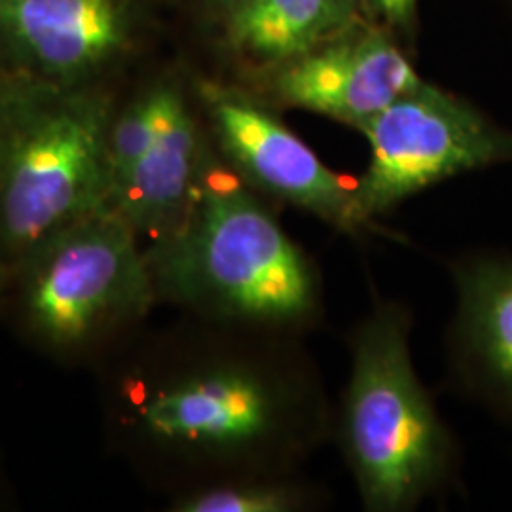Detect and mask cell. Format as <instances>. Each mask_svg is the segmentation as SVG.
I'll list each match as a JSON object with an SVG mask.
<instances>
[{
	"label": "cell",
	"mask_w": 512,
	"mask_h": 512,
	"mask_svg": "<svg viewBox=\"0 0 512 512\" xmlns=\"http://www.w3.org/2000/svg\"><path fill=\"white\" fill-rule=\"evenodd\" d=\"M135 423L160 452L226 480L293 475L332 440L334 408L304 336L241 327L232 348L143 382Z\"/></svg>",
	"instance_id": "obj_1"
},
{
	"label": "cell",
	"mask_w": 512,
	"mask_h": 512,
	"mask_svg": "<svg viewBox=\"0 0 512 512\" xmlns=\"http://www.w3.org/2000/svg\"><path fill=\"white\" fill-rule=\"evenodd\" d=\"M264 200L211 152L183 222L147 249L156 296L209 321L300 336L317 329L319 268Z\"/></svg>",
	"instance_id": "obj_2"
},
{
	"label": "cell",
	"mask_w": 512,
	"mask_h": 512,
	"mask_svg": "<svg viewBox=\"0 0 512 512\" xmlns=\"http://www.w3.org/2000/svg\"><path fill=\"white\" fill-rule=\"evenodd\" d=\"M410 334V310L376 300L349 336V378L332 440L365 511H414L458 482V440L421 384Z\"/></svg>",
	"instance_id": "obj_3"
},
{
	"label": "cell",
	"mask_w": 512,
	"mask_h": 512,
	"mask_svg": "<svg viewBox=\"0 0 512 512\" xmlns=\"http://www.w3.org/2000/svg\"><path fill=\"white\" fill-rule=\"evenodd\" d=\"M110 95L0 73V264L110 207Z\"/></svg>",
	"instance_id": "obj_4"
},
{
	"label": "cell",
	"mask_w": 512,
	"mask_h": 512,
	"mask_svg": "<svg viewBox=\"0 0 512 512\" xmlns=\"http://www.w3.org/2000/svg\"><path fill=\"white\" fill-rule=\"evenodd\" d=\"M137 238L107 207L42 241L19 266L31 327L67 348L107 325L143 317L158 296Z\"/></svg>",
	"instance_id": "obj_5"
},
{
	"label": "cell",
	"mask_w": 512,
	"mask_h": 512,
	"mask_svg": "<svg viewBox=\"0 0 512 512\" xmlns=\"http://www.w3.org/2000/svg\"><path fill=\"white\" fill-rule=\"evenodd\" d=\"M361 133L370 158L355 181V196L370 222L435 184L512 162L511 129L425 80L376 114Z\"/></svg>",
	"instance_id": "obj_6"
},
{
	"label": "cell",
	"mask_w": 512,
	"mask_h": 512,
	"mask_svg": "<svg viewBox=\"0 0 512 512\" xmlns=\"http://www.w3.org/2000/svg\"><path fill=\"white\" fill-rule=\"evenodd\" d=\"M198 101L222 162L262 198L287 203L348 236L378 232L363 217L355 181L323 164L293 129L245 86L198 82Z\"/></svg>",
	"instance_id": "obj_7"
},
{
	"label": "cell",
	"mask_w": 512,
	"mask_h": 512,
	"mask_svg": "<svg viewBox=\"0 0 512 512\" xmlns=\"http://www.w3.org/2000/svg\"><path fill=\"white\" fill-rule=\"evenodd\" d=\"M421 80L397 37L359 18L306 54L249 74L245 88L275 110H306L361 131Z\"/></svg>",
	"instance_id": "obj_8"
},
{
	"label": "cell",
	"mask_w": 512,
	"mask_h": 512,
	"mask_svg": "<svg viewBox=\"0 0 512 512\" xmlns=\"http://www.w3.org/2000/svg\"><path fill=\"white\" fill-rule=\"evenodd\" d=\"M135 0H0V54L10 73L92 84L131 46Z\"/></svg>",
	"instance_id": "obj_9"
},
{
	"label": "cell",
	"mask_w": 512,
	"mask_h": 512,
	"mask_svg": "<svg viewBox=\"0 0 512 512\" xmlns=\"http://www.w3.org/2000/svg\"><path fill=\"white\" fill-rule=\"evenodd\" d=\"M456 311L446 349L459 389L512 421V256L476 251L452 262Z\"/></svg>",
	"instance_id": "obj_10"
},
{
	"label": "cell",
	"mask_w": 512,
	"mask_h": 512,
	"mask_svg": "<svg viewBox=\"0 0 512 512\" xmlns=\"http://www.w3.org/2000/svg\"><path fill=\"white\" fill-rule=\"evenodd\" d=\"M211 152L190 99L179 86L145 156L114 188L110 209L137 236L165 238L186 217Z\"/></svg>",
	"instance_id": "obj_11"
},
{
	"label": "cell",
	"mask_w": 512,
	"mask_h": 512,
	"mask_svg": "<svg viewBox=\"0 0 512 512\" xmlns=\"http://www.w3.org/2000/svg\"><path fill=\"white\" fill-rule=\"evenodd\" d=\"M363 0H243L224 16L230 52L249 74L287 63L363 18Z\"/></svg>",
	"instance_id": "obj_12"
},
{
	"label": "cell",
	"mask_w": 512,
	"mask_h": 512,
	"mask_svg": "<svg viewBox=\"0 0 512 512\" xmlns=\"http://www.w3.org/2000/svg\"><path fill=\"white\" fill-rule=\"evenodd\" d=\"M323 503L300 473L243 476L190 490L173 503L179 512H304Z\"/></svg>",
	"instance_id": "obj_13"
},
{
	"label": "cell",
	"mask_w": 512,
	"mask_h": 512,
	"mask_svg": "<svg viewBox=\"0 0 512 512\" xmlns=\"http://www.w3.org/2000/svg\"><path fill=\"white\" fill-rule=\"evenodd\" d=\"M179 86L175 78L158 80L114 116L109 139L110 196L152 145Z\"/></svg>",
	"instance_id": "obj_14"
},
{
	"label": "cell",
	"mask_w": 512,
	"mask_h": 512,
	"mask_svg": "<svg viewBox=\"0 0 512 512\" xmlns=\"http://www.w3.org/2000/svg\"><path fill=\"white\" fill-rule=\"evenodd\" d=\"M366 16L395 37L412 38L418 23L420 0H363Z\"/></svg>",
	"instance_id": "obj_15"
},
{
	"label": "cell",
	"mask_w": 512,
	"mask_h": 512,
	"mask_svg": "<svg viewBox=\"0 0 512 512\" xmlns=\"http://www.w3.org/2000/svg\"><path fill=\"white\" fill-rule=\"evenodd\" d=\"M239 2H243V0H213L215 8L219 10L220 14H226L228 10H232L234 6H238Z\"/></svg>",
	"instance_id": "obj_16"
},
{
	"label": "cell",
	"mask_w": 512,
	"mask_h": 512,
	"mask_svg": "<svg viewBox=\"0 0 512 512\" xmlns=\"http://www.w3.org/2000/svg\"><path fill=\"white\" fill-rule=\"evenodd\" d=\"M2 275H4V266L0 264V283H2Z\"/></svg>",
	"instance_id": "obj_17"
},
{
	"label": "cell",
	"mask_w": 512,
	"mask_h": 512,
	"mask_svg": "<svg viewBox=\"0 0 512 512\" xmlns=\"http://www.w3.org/2000/svg\"><path fill=\"white\" fill-rule=\"evenodd\" d=\"M511 2H512V0H511Z\"/></svg>",
	"instance_id": "obj_18"
}]
</instances>
